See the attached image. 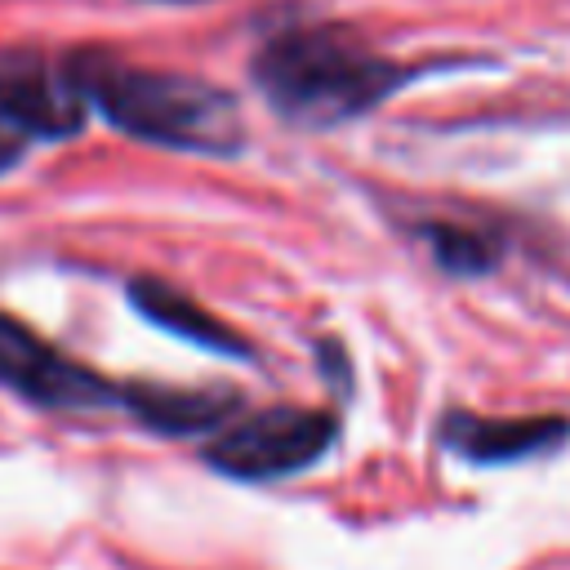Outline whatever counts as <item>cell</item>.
I'll list each match as a JSON object with an SVG mask.
<instances>
[{
  "mask_svg": "<svg viewBox=\"0 0 570 570\" xmlns=\"http://www.w3.org/2000/svg\"><path fill=\"white\" fill-rule=\"evenodd\" d=\"M71 67L89 111L138 142L191 156H236L249 138L236 94L205 76L138 67L107 49H71Z\"/></svg>",
  "mask_w": 570,
  "mask_h": 570,
  "instance_id": "cell-2",
  "label": "cell"
},
{
  "mask_svg": "<svg viewBox=\"0 0 570 570\" xmlns=\"http://www.w3.org/2000/svg\"><path fill=\"white\" fill-rule=\"evenodd\" d=\"M165 4H196V0H165Z\"/></svg>",
  "mask_w": 570,
  "mask_h": 570,
  "instance_id": "cell-11",
  "label": "cell"
},
{
  "mask_svg": "<svg viewBox=\"0 0 570 570\" xmlns=\"http://www.w3.org/2000/svg\"><path fill=\"white\" fill-rule=\"evenodd\" d=\"M338 419L307 405H267L232 419L200 450L205 463L232 481H281L334 450Z\"/></svg>",
  "mask_w": 570,
  "mask_h": 570,
  "instance_id": "cell-3",
  "label": "cell"
},
{
  "mask_svg": "<svg viewBox=\"0 0 570 570\" xmlns=\"http://www.w3.org/2000/svg\"><path fill=\"white\" fill-rule=\"evenodd\" d=\"M129 303L134 312H142L151 325H160L165 334H178L183 343H196L205 352H218V356H236V361H249L254 347L227 325L218 321L209 307H200L191 294H183L178 285L160 281V276H134L129 281Z\"/></svg>",
  "mask_w": 570,
  "mask_h": 570,
  "instance_id": "cell-8",
  "label": "cell"
},
{
  "mask_svg": "<svg viewBox=\"0 0 570 570\" xmlns=\"http://www.w3.org/2000/svg\"><path fill=\"white\" fill-rule=\"evenodd\" d=\"M436 441L445 454L463 463L499 468V463H521V459L561 450L570 441V419L561 414L494 419V414H472V410H445L436 423Z\"/></svg>",
  "mask_w": 570,
  "mask_h": 570,
  "instance_id": "cell-6",
  "label": "cell"
},
{
  "mask_svg": "<svg viewBox=\"0 0 570 570\" xmlns=\"http://www.w3.org/2000/svg\"><path fill=\"white\" fill-rule=\"evenodd\" d=\"M240 396L232 387H165V383H125V414L165 436L218 432L236 419Z\"/></svg>",
  "mask_w": 570,
  "mask_h": 570,
  "instance_id": "cell-7",
  "label": "cell"
},
{
  "mask_svg": "<svg viewBox=\"0 0 570 570\" xmlns=\"http://www.w3.org/2000/svg\"><path fill=\"white\" fill-rule=\"evenodd\" d=\"M22 156H27V138H22V134L0 116V174H9Z\"/></svg>",
  "mask_w": 570,
  "mask_h": 570,
  "instance_id": "cell-10",
  "label": "cell"
},
{
  "mask_svg": "<svg viewBox=\"0 0 570 570\" xmlns=\"http://www.w3.org/2000/svg\"><path fill=\"white\" fill-rule=\"evenodd\" d=\"M419 236L428 240L436 267H445L450 276H485L503 263L508 245L499 236V227L485 223H459V218H432L419 227Z\"/></svg>",
  "mask_w": 570,
  "mask_h": 570,
  "instance_id": "cell-9",
  "label": "cell"
},
{
  "mask_svg": "<svg viewBox=\"0 0 570 570\" xmlns=\"http://www.w3.org/2000/svg\"><path fill=\"white\" fill-rule=\"evenodd\" d=\"M0 116L31 142H62L89 125V102L71 53L45 49H4L0 53Z\"/></svg>",
  "mask_w": 570,
  "mask_h": 570,
  "instance_id": "cell-5",
  "label": "cell"
},
{
  "mask_svg": "<svg viewBox=\"0 0 570 570\" xmlns=\"http://www.w3.org/2000/svg\"><path fill=\"white\" fill-rule=\"evenodd\" d=\"M419 71L330 22H294L258 40L249 80L298 129H334L401 94Z\"/></svg>",
  "mask_w": 570,
  "mask_h": 570,
  "instance_id": "cell-1",
  "label": "cell"
},
{
  "mask_svg": "<svg viewBox=\"0 0 570 570\" xmlns=\"http://www.w3.org/2000/svg\"><path fill=\"white\" fill-rule=\"evenodd\" d=\"M0 387L58 414L125 410V383L80 365L9 312H0Z\"/></svg>",
  "mask_w": 570,
  "mask_h": 570,
  "instance_id": "cell-4",
  "label": "cell"
}]
</instances>
